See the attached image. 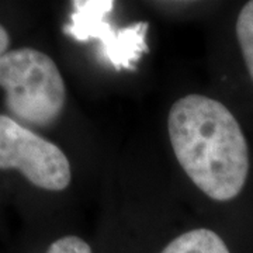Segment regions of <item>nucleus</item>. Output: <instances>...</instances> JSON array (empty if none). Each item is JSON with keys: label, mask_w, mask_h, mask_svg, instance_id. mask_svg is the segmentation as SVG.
<instances>
[{"label": "nucleus", "mask_w": 253, "mask_h": 253, "mask_svg": "<svg viewBox=\"0 0 253 253\" xmlns=\"http://www.w3.org/2000/svg\"><path fill=\"white\" fill-rule=\"evenodd\" d=\"M9 42L10 38L9 34H7V31H6V28L3 27V26H0V56L7 52Z\"/></svg>", "instance_id": "obj_8"}, {"label": "nucleus", "mask_w": 253, "mask_h": 253, "mask_svg": "<svg viewBox=\"0 0 253 253\" xmlns=\"http://www.w3.org/2000/svg\"><path fill=\"white\" fill-rule=\"evenodd\" d=\"M0 169H17L31 184L49 191L71 183V165L62 151L7 116H0Z\"/></svg>", "instance_id": "obj_4"}, {"label": "nucleus", "mask_w": 253, "mask_h": 253, "mask_svg": "<svg viewBox=\"0 0 253 253\" xmlns=\"http://www.w3.org/2000/svg\"><path fill=\"white\" fill-rule=\"evenodd\" d=\"M168 128L190 180L215 201L235 199L248 179L249 149L234 114L218 100L189 94L170 107Z\"/></svg>", "instance_id": "obj_1"}, {"label": "nucleus", "mask_w": 253, "mask_h": 253, "mask_svg": "<svg viewBox=\"0 0 253 253\" xmlns=\"http://www.w3.org/2000/svg\"><path fill=\"white\" fill-rule=\"evenodd\" d=\"M113 0H75L71 21L63 33L79 42L97 41L104 62L117 71H134L139 58L148 52V23L138 21L124 28H113L109 16Z\"/></svg>", "instance_id": "obj_3"}, {"label": "nucleus", "mask_w": 253, "mask_h": 253, "mask_svg": "<svg viewBox=\"0 0 253 253\" xmlns=\"http://www.w3.org/2000/svg\"><path fill=\"white\" fill-rule=\"evenodd\" d=\"M161 253H229L221 236L200 228L177 236Z\"/></svg>", "instance_id": "obj_5"}, {"label": "nucleus", "mask_w": 253, "mask_h": 253, "mask_svg": "<svg viewBox=\"0 0 253 253\" xmlns=\"http://www.w3.org/2000/svg\"><path fill=\"white\" fill-rule=\"evenodd\" d=\"M0 87L16 121L48 126L61 116L66 89L55 62L33 48H17L0 56Z\"/></svg>", "instance_id": "obj_2"}, {"label": "nucleus", "mask_w": 253, "mask_h": 253, "mask_svg": "<svg viewBox=\"0 0 253 253\" xmlns=\"http://www.w3.org/2000/svg\"><path fill=\"white\" fill-rule=\"evenodd\" d=\"M236 37L248 72L253 81V0L245 4L236 20Z\"/></svg>", "instance_id": "obj_6"}, {"label": "nucleus", "mask_w": 253, "mask_h": 253, "mask_svg": "<svg viewBox=\"0 0 253 253\" xmlns=\"http://www.w3.org/2000/svg\"><path fill=\"white\" fill-rule=\"evenodd\" d=\"M46 253H91V249L78 236H63L52 242Z\"/></svg>", "instance_id": "obj_7"}]
</instances>
